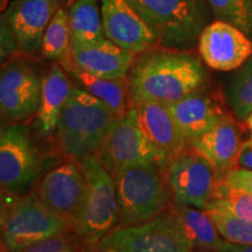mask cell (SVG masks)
I'll return each mask as SVG.
<instances>
[{"mask_svg": "<svg viewBox=\"0 0 252 252\" xmlns=\"http://www.w3.org/2000/svg\"><path fill=\"white\" fill-rule=\"evenodd\" d=\"M245 124H247V128L249 131V138L247 140H245V144H244V147H251L252 149V113L249 117L245 119Z\"/></svg>", "mask_w": 252, "mask_h": 252, "instance_id": "obj_34", "label": "cell"}, {"mask_svg": "<svg viewBox=\"0 0 252 252\" xmlns=\"http://www.w3.org/2000/svg\"><path fill=\"white\" fill-rule=\"evenodd\" d=\"M91 252H191L168 212L146 222L117 225L97 243Z\"/></svg>", "mask_w": 252, "mask_h": 252, "instance_id": "obj_8", "label": "cell"}, {"mask_svg": "<svg viewBox=\"0 0 252 252\" xmlns=\"http://www.w3.org/2000/svg\"><path fill=\"white\" fill-rule=\"evenodd\" d=\"M118 225H132L161 215L172 207L167 168L152 163L128 167L115 176Z\"/></svg>", "mask_w": 252, "mask_h": 252, "instance_id": "obj_5", "label": "cell"}, {"mask_svg": "<svg viewBox=\"0 0 252 252\" xmlns=\"http://www.w3.org/2000/svg\"><path fill=\"white\" fill-rule=\"evenodd\" d=\"M127 82L131 106L143 102L169 105L207 86L208 75L188 50L156 46L137 55Z\"/></svg>", "mask_w": 252, "mask_h": 252, "instance_id": "obj_1", "label": "cell"}, {"mask_svg": "<svg viewBox=\"0 0 252 252\" xmlns=\"http://www.w3.org/2000/svg\"><path fill=\"white\" fill-rule=\"evenodd\" d=\"M59 8V0H13L9 2L2 15L21 52L28 55L41 52L43 34Z\"/></svg>", "mask_w": 252, "mask_h": 252, "instance_id": "obj_16", "label": "cell"}, {"mask_svg": "<svg viewBox=\"0 0 252 252\" xmlns=\"http://www.w3.org/2000/svg\"><path fill=\"white\" fill-rule=\"evenodd\" d=\"M238 167H243L252 171V149L251 147H244L242 150L241 156L238 160Z\"/></svg>", "mask_w": 252, "mask_h": 252, "instance_id": "obj_32", "label": "cell"}, {"mask_svg": "<svg viewBox=\"0 0 252 252\" xmlns=\"http://www.w3.org/2000/svg\"><path fill=\"white\" fill-rule=\"evenodd\" d=\"M219 252H252V245L235 244L226 242Z\"/></svg>", "mask_w": 252, "mask_h": 252, "instance_id": "obj_33", "label": "cell"}, {"mask_svg": "<svg viewBox=\"0 0 252 252\" xmlns=\"http://www.w3.org/2000/svg\"><path fill=\"white\" fill-rule=\"evenodd\" d=\"M41 54L67 68L72 62L69 11L60 7L43 34Z\"/></svg>", "mask_w": 252, "mask_h": 252, "instance_id": "obj_24", "label": "cell"}, {"mask_svg": "<svg viewBox=\"0 0 252 252\" xmlns=\"http://www.w3.org/2000/svg\"><path fill=\"white\" fill-rule=\"evenodd\" d=\"M65 1H67L68 4H72V2H75V1H76V0H65Z\"/></svg>", "mask_w": 252, "mask_h": 252, "instance_id": "obj_35", "label": "cell"}, {"mask_svg": "<svg viewBox=\"0 0 252 252\" xmlns=\"http://www.w3.org/2000/svg\"><path fill=\"white\" fill-rule=\"evenodd\" d=\"M206 212L212 217L224 241L235 244L252 245V222L234 215L212 201L207 206Z\"/></svg>", "mask_w": 252, "mask_h": 252, "instance_id": "obj_26", "label": "cell"}, {"mask_svg": "<svg viewBox=\"0 0 252 252\" xmlns=\"http://www.w3.org/2000/svg\"><path fill=\"white\" fill-rule=\"evenodd\" d=\"M19 50H21L13 32L6 23L4 15L1 17V64L15 59Z\"/></svg>", "mask_w": 252, "mask_h": 252, "instance_id": "obj_31", "label": "cell"}, {"mask_svg": "<svg viewBox=\"0 0 252 252\" xmlns=\"http://www.w3.org/2000/svg\"><path fill=\"white\" fill-rule=\"evenodd\" d=\"M217 181L231 188L239 189L245 193L252 195V171L243 167H237V168L231 169L224 175L220 176Z\"/></svg>", "mask_w": 252, "mask_h": 252, "instance_id": "obj_30", "label": "cell"}, {"mask_svg": "<svg viewBox=\"0 0 252 252\" xmlns=\"http://www.w3.org/2000/svg\"><path fill=\"white\" fill-rule=\"evenodd\" d=\"M191 252H206V251H201V250H191Z\"/></svg>", "mask_w": 252, "mask_h": 252, "instance_id": "obj_36", "label": "cell"}, {"mask_svg": "<svg viewBox=\"0 0 252 252\" xmlns=\"http://www.w3.org/2000/svg\"><path fill=\"white\" fill-rule=\"evenodd\" d=\"M86 190V179L80 165L68 160L50 169L40 182L37 194L41 200L72 224Z\"/></svg>", "mask_w": 252, "mask_h": 252, "instance_id": "obj_17", "label": "cell"}, {"mask_svg": "<svg viewBox=\"0 0 252 252\" xmlns=\"http://www.w3.org/2000/svg\"><path fill=\"white\" fill-rule=\"evenodd\" d=\"M173 222L193 250L219 252L225 241L206 209L194 207H171Z\"/></svg>", "mask_w": 252, "mask_h": 252, "instance_id": "obj_21", "label": "cell"}, {"mask_svg": "<svg viewBox=\"0 0 252 252\" xmlns=\"http://www.w3.org/2000/svg\"><path fill=\"white\" fill-rule=\"evenodd\" d=\"M234 113L220 118L213 127L189 143L191 150L203 157L216 171L217 180L238 167L244 149L243 127Z\"/></svg>", "mask_w": 252, "mask_h": 252, "instance_id": "obj_14", "label": "cell"}, {"mask_svg": "<svg viewBox=\"0 0 252 252\" xmlns=\"http://www.w3.org/2000/svg\"><path fill=\"white\" fill-rule=\"evenodd\" d=\"M41 99V78L30 63L14 59L1 67L0 110L12 123L36 116Z\"/></svg>", "mask_w": 252, "mask_h": 252, "instance_id": "obj_11", "label": "cell"}, {"mask_svg": "<svg viewBox=\"0 0 252 252\" xmlns=\"http://www.w3.org/2000/svg\"><path fill=\"white\" fill-rule=\"evenodd\" d=\"M64 70L78 88L86 90L106 105L117 117L125 115L131 108L127 77L105 78L94 76L70 63Z\"/></svg>", "mask_w": 252, "mask_h": 252, "instance_id": "obj_22", "label": "cell"}, {"mask_svg": "<svg viewBox=\"0 0 252 252\" xmlns=\"http://www.w3.org/2000/svg\"><path fill=\"white\" fill-rule=\"evenodd\" d=\"M86 190L80 209L72 220V230L82 242L93 245L119 223V206L115 178L106 171L97 156L78 161Z\"/></svg>", "mask_w": 252, "mask_h": 252, "instance_id": "obj_4", "label": "cell"}, {"mask_svg": "<svg viewBox=\"0 0 252 252\" xmlns=\"http://www.w3.org/2000/svg\"><path fill=\"white\" fill-rule=\"evenodd\" d=\"M217 20L237 27L252 40V0H207Z\"/></svg>", "mask_w": 252, "mask_h": 252, "instance_id": "obj_27", "label": "cell"}, {"mask_svg": "<svg viewBox=\"0 0 252 252\" xmlns=\"http://www.w3.org/2000/svg\"><path fill=\"white\" fill-rule=\"evenodd\" d=\"M97 157L113 178L132 166L152 163L167 168L171 162L144 132L134 106L117 118Z\"/></svg>", "mask_w": 252, "mask_h": 252, "instance_id": "obj_7", "label": "cell"}, {"mask_svg": "<svg viewBox=\"0 0 252 252\" xmlns=\"http://www.w3.org/2000/svg\"><path fill=\"white\" fill-rule=\"evenodd\" d=\"M71 48L90 45L105 37L100 5L97 0H76L69 9Z\"/></svg>", "mask_w": 252, "mask_h": 252, "instance_id": "obj_23", "label": "cell"}, {"mask_svg": "<svg viewBox=\"0 0 252 252\" xmlns=\"http://www.w3.org/2000/svg\"><path fill=\"white\" fill-rule=\"evenodd\" d=\"M157 36V46L187 50L198 42L210 8L207 0H128Z\"/></svg>", "mask_w": 252, "mask_h": 252, "instance_id": "obj_3", "label": "cell"}, {"mask_svg": "<svg viewBox=\"0 0 252 252\" xmlns=\"http://www.w3.org/2000/svg\"><path fill=\"white\" fill-rule=\"evenodd\" d=\"M69 230H72L70 220L50 209L37 191L14 196L2 209V252H18Z\"/></svg>", "mask_w": 252, "mask_h": 252, "instance_id": "obj_6", "label": "cell"}, {"mask_svg": "<svg viewBox=\"0 0 252 252\" xmlns=\"http://www.w3.org/2000/svg\"><path fill=\"white\" fill-rule=\"evenodd\" d=\"M225 102L222 93L204 86L185 98L169 104L168 109L182 135L190 143L228 115Z\"/></svg>", "mask_w": 252, "mask_h": 252, "instance_id": "obj_15", "label": "cell"}, {"mask_svg": "<svg viewBox=\"0 0 252 252\" xmlns=\"http://www.w3.org/2000/svg\"><path fill=\"white\" fill-rule=\"evenodd\" d=\"M72 63L81 70L105 78L127 77L137 55L106 37L71 48Z\"/></svg>", "mask_w": 252, "mask_h": 252, "instance_id": "obj_18", "label": "cell"}, {"mask_svg": "<svg viewBox=\"0 0 252 252\" xmlns=\"http://www.w3.org/2000/svg\"><path fill=\"white\" fill-rule=\"evenodd\" d=\"M74 89L71 77L64 68L58 62L50 65L41 78V99L35 121L40 137H50L58 130L61 113Z\"/></svg>", "mask_w": 252, "mask_h": 252, "instance_id": "obj_19", "label": "cell"}, {"mask_svg": "<svg viewBox=\"0 0 252 252\" xmlns=\"http://www.w3.org/2000/svg\"><path fill=\"white\" fill-rule=\"evenodd\" d=\"M104 35L135 55L157 46V36L128 0H100Z\"/></svg>", "mask_w": 252, "mask_h": 252, "instance_id": "obj_13", "label": "cell"}, {"mask_svg": "<svg viewBox=\"0 0 252 252\" xmlns=\"http://www.w3.org/2000/svg\"><path fill=\"white\" fill-rule=\"evenodd\" d=\"M197 48L208 67L219 71H231L252 56V40L239 28L216 20L202 31Z\"/></svg>", "mask_w": 252, "mask_h": 252, "instance_id": "obj_12", "label": "cell"}, {"mask_svg": "<svg viewBox=\"0 0 252 252\" xmlns=\"http://www.w3.org/2000/svg\"><path fill=\"white\" fill-rule=\"evenodd\" d=\"M41 172V159L26 125L5 126L0 135L2 193L21 196L32 191Z\"/></svg>", "mask_w": 252, "mask_h": 252, "instance_id": "obj_9", "label": "cell"}, {"mask_svg": "<svg viewBox=\"0 0 252 252\" xmlns=\"http://www.w3.org/2000/svg\"><path fill=\"white\" fill-rule=\"evenodd\" d=\"M225 100L241 122L252 113V56L236 69L226 88Z\"/></svg>", "mask_w": 252, "mask_h": 252, "instance_id": "obj_25", "label": "cell"}, {"mask_svg": "<svg viewBox=\"0 0 252 252\" xmlns=\"http://www.w3.org/2000/svg\"><path fill=\"white\" fill-rule=\"evenodd\" d=\"M217 206L229 210L234 215L252 222V195L239 189L217 181V186L212 200Z\"/></svg>", "mask_w": 252, "mask_h": 252, "instance_id": "obj_28", "label": "cell"}, {"mask_svg": "<svg viewBox=\"0 0 252 252\" xmlns=\"http://www.w3.org/2000/svg\"><path fill=\"white\" fill-rule=\"evenodd\" d=\"M81 238L74 230L55 235L18 252H80Z\"/></svg>", "mask_w": 252, "mask_h": 252, "instance_id": "obj_29", "label": "cell"}, {"mask_svg": "<svg viewBox=\"0 0 252 252\" xmlns=\"http://www.w3.org/2000/svg\"><path fill=\"white\" fill-rule=\"evenodd\" d=\"M145 133L169 159L180 156L189 147V143L179 130L168 105L158 102H143L133 105Z\"/></svg>", "mask_w": 252, "mask_h": 252, "instance_id": "obj_20", "label": "cell"}, {"mask_svg": "<svg viewBox=\"0 0 252 252\" xmlns=\"http://www.w3.org/2000/svg\"><path fill=\"white\" fill-rule=\"evenodd\" d=\"M117 118L99 99L75 87L56 130L60 152L76 162L97 156Z\"/></svg>", "mask_w": 252, "mask_h": 252, "instance_id": "obj_2", "label": "cell"}, {"mask_svg": "<svg viewBox=\"0 0 252 252\" xmlns=\"http://www.w3.org/2000/svg\"><path fill=\"white\" fill-rule=\"evenodd\" d=\"M167 178L172 207L206 209L213 200L217 186L216 171L190 147L171 160L167 167Z\"/></svg>", "mask_w": 252, "mask_h": 252, "instance_id": "obj_10", "label": "cell"}]
</instances>
